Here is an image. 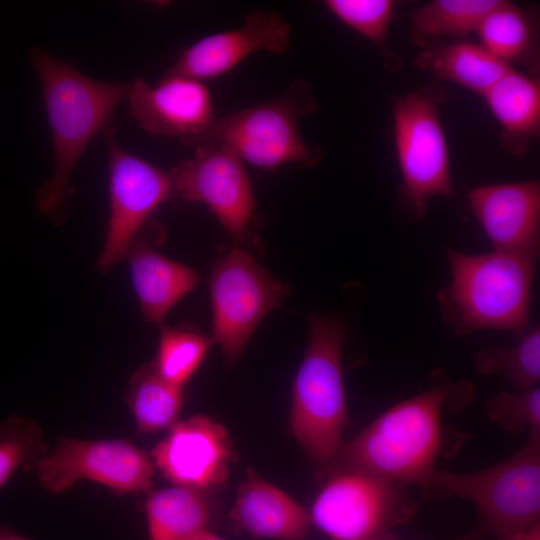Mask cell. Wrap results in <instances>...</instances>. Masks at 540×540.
<instances>
[{
    "label": "cell",
    "mask_w": 540,
    "mask_h": 540,
    "mask_svg": "<svg viewBox=\"0 0 540 540\" xmlns=\"http://www.w3.org/2000/svg\"><path fill=\"white\" fill-rule=\"evenodd\" d=\"M29 59L40 81L54 155L52 176L35 202L40 214L61 225L74 193L71 174L93 138L115 125L114 112L131 82L90 78L40 47L30 48Z\"/></svg>",
    "instance_id": "cell-1"
},
{
    "label": "cell",
    "mask_w": 540,
    "mask_h": 540,
    "mask_svg": "<svg viewBox=\"0 0 540 540\" xmlns=\"http://www.w3.org/2000/svg\"><path fill=\"white\" fill-rule=\"evenodd\" d=\"M472 397L470 382L440 380L390 407L354 439L341 443L334 461L344 471L420 487L436 470L435 462L444 448V408L463 407Z\"/></svg>",
    "instance_id": "cell-2"
},
{
    "label": "cell",
    "mask_w": 540,
    "mask_h": 540,
    "mask_svg": "<svg viewBox=\"0 0 540 540\" xmlns=\"http://www.w3.org/2000/svg\"><path fill=\"white\" fill-rule=\"evenodd\" d=\"M450 284L437 293L443 320L456 335L530 327L529 304L538 256L494 250H447Z\"/></svg>",
    "instance_id": "cell-3"
},
{
    "label": "cell",
    "mask_w": 540,
    "mask_h": 540,
    "mask_svg": "<svg viewBox=\"0 0 540 540\" xmlns=\"http://www.w3.org/2000/svg\"><path fill=\"white\" fill-rule=\"evenodd\" d=\"M318 107L311 84L298 79L274 99L214 118L182 143L194 148L222 145L242 161L268 170L290 163L312 167L323 151L304 142L298 123Z\"/></svg>",
    "instance_id": "cell-4"
},
{
    "label": "cell",
    "mask_w": 540,
    "mask_h": 540,
    "mask_svg": "<svg viewBox=\"0 0 540 540\" xmlns=\"http://www.w3.org/2000/svg\"><path fill=\"white\" fill-rule=\"evenodd\" d=\"M308 325L309 344L294 382L290 425L308 456L328 465L348 422L341 369L343 326L321 314L310 315Z\"/></svg>",
    "instance_id": "cell-5"
},
{
    "label": "cell",
    "mask_w": 540,
    "mask_h": 540,
    "mask_svg": "<svg viewBox=\"0 0 540 540\" xmlns=\"http://www.w3.org/2000/svg\"><path fill=\"white\" fill-rule=\"evenodd\" d=\"M426 495L471 501L497 540H511L539 521L540 434L507 459L471 472L434 470L420 485Z\"/></svg>",
    "instance_id": "cell-6"
},
{
    "label": "cell",
    "mask_w": 540,
    "mask_h": 540,
    "mask_svg": "<svg viewBox=\"0 0 540 540\" xmlns=\"http://www.w3.org/2000/svg\"><path fill=\"white\" fill-rule=\"evenodd\" d=\"M447 99V91L434 81L391 100L401 173L397 199L413 221L424 218L430 198L451 196L453 192L449 149L440 116Z\"/></svg>",
    "instance_id": "cell-7"
},
{
    "label": "cell",
    "mask_w": 540,
    "mask_h": 540,
    "mask_svg": "<svg viewBox=\"0 0 540 540\" xmlns=\"http://www.w3.org/2000/svg\"><path fill=\"white\" fill-rule=\"evenodd\" d=\"M415 503L405 486L378 476L343 471L316 497L311 521L334 540H385L407 522Z\"/></svg>",
    "instance_id": "cell-8"
},
{
    "label": "cell",
    "mask_w": 540,
    "mask_h": 540,
    "mask_svg": "<svg viewBox=\"0 0 540 540\" xmlns=\"http://www.w3.org/2000/svg\"><path fill=\"white\" fill-rule=\"evenodd\" d=\"M213 341L237 359L262 319L290 293L247 252L233 248L214 265L211 282Z\"/></svg>",
    "instance_id": "cell-9"
},
{
    "label": "cell",
    "mask_w": 540,
    "mask_h": 540,
    "mask_svg": "<svg viewBox=\"0 0 540 540\" xmlns=\"http://www.w3.org/2000/svg\"><path fill=\"white\" fill-rule=\"evenodd\" d=\"M108 147L110 215L96 269H112L126 254L152 214L174 195L169 172L123 150L113 125L103 133Z\"/></svg>",
    "instance_id": "cell-10"
},
{
    "label": "cell",
    "mask_w": 540,
    "mask_h": 540,
    "mask_svg": "<svg viewBox=\"0 0 540 540\" xmlns=\"http://www.w3.org/2000/svg\"><path fill=\"white\" fill-rule=\"evenodd\" d=\"M42 488L59 494L80 480H90L116 495L151 491L153 461L127 439L62 438L35 468Z\"/></svg>",
    "instance_id": "cell-11"
},
{
    "label": "cell",
    "mask_w": 540,
    "mask_h": 540,
    "mask_svg": "<svg viewBox=\"0 0 540 540\" xmlns=\"http://www.w3.org/2000/svg\"><path fill=\"white\" fill-rule=\"evenodd\" d=\"M169 173L174 194L206 204L235 239L244 237L256 201L243 161L234 152L222 145L198 146Z\"/></svg>",
    "instance_id": "cell-12"
},
{
    "label": "cell",
    "mask_w": 540,
    "mask_h": 540,
    "mask_svg": "<svg viewBox=\"0 0 540 540\" xmlns=\"http://www.w3.org/2000/svg\"><path fill=\"white\" fill-rule=\"evenodd\" d=\"M232 455L226 429L196 415L176 422L150 457L173 484L205 491L225 484Z\"/></svg>",
    "instance_id": "cell-13"
},
{
    "label": "cell",
    "mask_w": 540,
    "mask_h": 540,
    "mask_svg": "<svg viewBox=\"0 0 540 540\" xmlns=\"http://www.w3.org/2000/svg\"><path fill=\"white\" fill-rule=\"evenodd\" d=\"M291 25L274 11H253L237 29L208 35L185 48L164 75L202 81L219 77L250 54L285 53L290 46Z\"/></svg>",
    "instance_id": "cell-14"
},
{
    "label": "cell",
    "mask_w": 540,
    "mask_h": 540,
    "mask_svg": "<svg viewBox=\"0 0 540 540\" xmlns=\"http://www.w3.org/2000/svg\"><path fill=\"white\" fill-rule=\"evenodd\" d=\"M126 99L132 118L143 130L158 136H178L181 142L215 118L207 86L179 75H163L156 86L136 78Z\"/></svg>",
    "instance_id": "cell-15"
},
{
    "label": "cell",
    "mask_w": 540,
    "mask_h": 540,
    "mask_svg": "<svg viewBox=\"0 0 540 540\" xmlns=\"http://www.w3.org/2000/svg\"><path fill=\"white\" fill-rule=\"evenodd\" d=\"M467 197L494 250L539 255V180L482 185Z\"/></svg>",
    "instance_id": "cell-16"
},
{
    "label": "cell",
    "mask_w": 540,
    "mask_h": 540,
    "mask_svg": "<svg viewBox=\"0 0 540 540\" xmlns=\"http://www.w3.org/2000/svg\"><path fill=\"white\" fill-rule=\"evenodd\" d=\"M235 528L253 537L305 540L310 512L279 488L248 470L230 513Z\"/></svg>",
    "instance_id": "cell-17"
},
{
    "label": "cell",
    "mask_w": 540,
    "mask_h": 540,
    "mask_svg": "<svg viewBox=\"0 0 540 540\" xmlns=\"http://www.w3.org/2000/svg\"><path fill=\"white\" fill-rule=\"evenodd\" d=\"M126 257L143 317L162 326L172 307L198 284L199 274L154 251L139 235Z\"/></svg>",
    "instance_id": "cell-18"
},
{
    "label": "cell",
    "mask_w": 540,
    "mask_h": 540,
    "mask_svg": "<svg viewBox=\"0 0 540 540\" xmlns=\"http://www.w3.org/2000/svg\"><path fill=\"white\" fill-rule=\"evenodd\" d=\"M482 97L501 127V148L514 157L526 155L540 134L539 76L512 69Z\"/></svg>",
    "instance_id": "cell-19"
},
{
    "label": "cell",
    "mask_w": 540,
    "mask_h": 540,
    "mask_svg": "<svg viewBox=\"0 0 540 540\" xmlns=\"http://www.w3.org/2000/svg\"><path fill=\"white\" fill-rule=\"evenodd\" d=\"M539 12L501 0L482 20L476 34L480 44L500 61L519 65L539 76Z\"/></svg>",
    "instance_id": "cell-20"
},
{
    "label": "cell",
    "mask_w": 540,
    "mask_h": 540,
    "mask_svg": "<svg viewBox=\"0 0 540 540\" xmlns=\"http://www.w3.org/2000/svg\"><path fill=\"white\" fill-rule=\"evenodd\" d=\"M414 63L419 69L431 73L435 82H453L480 96L514 69L480 43L466 39L423 48Z\"/></svg>",
    "instance_id": "cell-21"
},
{
    "label": "cell",
    "mask_w": 540,
    "mask_h": 540,
    "mask_svg": "<svg viewBox=\"0 0 540 540\" xmlns=\"http://www.w3.org/2000/svg\"><path fill=\"white\" fill-rule=\"evenodd\" d=\"M145 509L149 540H189L213 514L203 490L180 485L150 492Z\"/></svg>",
    "instance_id": "cell-22"
},
{
    "label": "cell",
    "mask_w": 540,
    "mask_h": 540,
    "mask_svg": "<svg viewBox=\"0 0 540 540\" xmlns=\"http://www.w3.org/2000/svg\"><path fill=\"white\" fill-rule=\"evenodd\" d=\"M501 0H433L412 10L410 41L422 49L445 38L462 40L476 33L482 20Z\"/></svg>",
    "instance_id": "cell-23"
},
{
    "label": "cell",
    "mask_w": 540,
    "mask_h": 540,
    "mask_svg": "<svg viewBox=\"0 0 540 540\" xmlns=\"http://www.w3.org/2000/svg\"><path fill=\"white\" fill-rule=\"evenodd\" d=\"M182 399L181 387L166 381L153 361L133 374L126 391L139 434L170 429L177 422Z\"/></svg>",
    "instance_id": "cell-24"
},
{
    "label": "cell",
    "mask_w": 540,
    "mask_h": 540,
    "mask_svg": "<svg viewBox=\"0 0 540 540\" xmlns=\"http://www.w3.org/2000/svg\"><path fill=\"white\" fill-rule=\"evenodd\" d=\"M398 1L394 0H326L324 5L342 23L367 38L380 51L384 68L396 72L401 57L388 42V32Z\"/></svg>",
    "instance_id": "cell-25"
},
{
    "label": "cell",
    "mask_w": 540,
    "mask_h": 540,
    "mask_svg": "<svg viewBox=\"0 0 540 540\" xmlns=\"http://www.w3.org/2000/svg\"><path fill=\"white\" fill-rule=\"evenodd\" d=\"M513 346L480 350L474 364L483 375L500 374L517 390L538 386L540 380V327L529 328Z\"/></svg>",
    "instance_id": "cell-26"
},
{
    "label": "cell",
    "mask_w": 540,
    "mask_h": 540,
    "mask_svg": "<svg viewBox=\"0 0 540 540\" xmlns=\"http://www.w3.org/2000/svg\"><path fill=\"white\" fill-rule=\"evenodd\" d=\"M212 341L188 327L162 325L154 365L166 381L182 388L200 366Z\"/></svg>",
    "instance_id": "cell-27"
},
{
    "label": "cell",
    "mask_w": 540,
    "mask_h": 540,
    "mask_svg": "<svg viewBox=\"0 0 540 540\" xmlns=\"http://www.w3.org/2000/svg\"><path fill=\"white\" fill-rule=\"evenodd\" d=\"M47 454V445L38 424L29 418L11 415L0 422V488L18 470L35 469Z\"/></svg>",
    "instance_id": "cell-28"
},
{
    "label": "cell",
    "mask_w": 540,
    "mask_h": 540,
    "mask_svg": "<svg viewBox=\"0 0 540 540\" xmlns=\"http://www.w3.org/2000/svg\"><path fill=\"white\" fill-rule=\"evenodd\" d=\"M488 418L502 430L540 434V389L502 391L486 400Z\"/></svg>",
    "instance_id": "cell-29"
},
{
    "label": "cell",
    "mask_w": 540,
    "mask_h": 540,
    "mask_svg": "<svg viewBox=\"0 0 540 540\" xmlns=\"http://www.w3.org/2000/svg\"><path fill=\"white\" fill-rule=\"evenodd\" d=\"M511 540H540V520Z\"/></svg>",
    "instance_id": "cell-30"
},
{
    "label": "cell",
    "mask_w": 540,
    "mask_h": 540,
    "mask_svg": "<svg viewBox=\"0 0 540 540\" xmlns=\"http://www.w3.org/2000/svg\"><path fill=\"white\" fill-rule=\"evenodd\" d=\"M0 540H33V539L21 536L9 528L0 527Z\"/></svg>",
    "instance_id": "cell-31"
},
{
    "label": "cell",
    "mask_w": 540,
    "mask_h": 540,
    "mask_svg": "<svg viewBox=\"0 0 540 540\" xmlns=\"http://www.w3.org/2000/svg\"><path fill=\"white\" fill-rule=\"evenodd\" d=\"M189 540H225V539L220 538L216 534L212 533L209 529H204L198 532L197 534H195Z\"/></svg>",
    "instance_id": "cell-32"
},
{
    "label": "cell",
    "mask_w": 540,
    "mask_h": 540,
    "mask_svg": "<svg viewBox=\"0 0 540 540\" xmlns=\"http://www.w3.org/2000/svg\"><path fill=\"white\" fill-rule=\"evenodd\" d=\"M484 531H485V529H483V528L476 529V530L470 532L469 534H466L464 536H461V537L453 539V540H482L483 535H484ZM385 540H390V539H385Z\"/></svg>",
    "instance_id": "cell-33"
}]
</instances>
